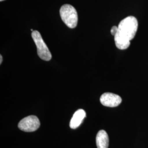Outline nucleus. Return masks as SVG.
<instances>
[{
  "label": "nucleus",
  "instance_id": "1a4fd4ad",
  "mask_svg": "<svg viewBox=\"0 0 148 148\" xmlns=\"http://www.w3.org/2000/svg\"><path fill=\"white\" fill-rule=\"evenodd\" d=\"M2 61H3V58H2V55H1V56H0V64H2Z\"/></svg>",
  "mask_w": 148,
  "mask_h": 148
},
{
  "label": "nucleus",
  "instance_id": "f257e3e1",
  "mask_svg": "<svg viewBox=\"0 0 148 148\" xmlns=\"http://www.w3.org/2000/svg\"><path fill=\"white\" fill-rule=\"evenodd\" d=\"M138 29L137 19L133 16H127L120 21L118 25V31L114 36L117 48L126 49L130 46V41L134 37Z\"/></svg>",
  "mask_w": 148,
  "mask_h": 148
},
{
  "label": "nucleus",
  "instance_id": "20e7f679",
  "mask_svg": "<svg viewBox=\"0 0 148 148\" xmlns=\"http://www.w3.org/2000/svg\"><path fill=\"white\" fill-rule=\"evenodd\" d=\"M40 126V122L38 117L30 115L23 119L18 123L19 128L24 132H32L36 131Z\"/></svg>",
  "mask_w": 148,
  "mask_h": 148
},
{
  "label": "nucleus",
  "instance_id": "7ed1b4c3",
  "mask_svg": "<svg viewBox=\"0 0 148 148\" xmlns=\"http://www.w3.org/2000/svg\"><path fill=\"white\" fill-rule=\"evenodd\" d=\"M32 38L37 47L38 57L45 61H49L52 59V54L46 44L44 42L40 33L37 30L32 32Z\"/></svg>",
  "mask_w": 148,
  "mask_h": 148
},
{
  "label": "nucleus",
  "instance_id": "39448f33",
  "mask_svg": "<svg viewBox=\"0 0 148 148\" xmlns=\"http://www.w3.org/2000/svg\"><path fill=\"white\" fill-rule=\"evenodd\" d=\"M100 101L103 106L114 108L116 107L121 103L122 99L117 95L107 92L101 95Z\"/></svg>",
  "mask_w": 148,
  "mask_h": 148
},
{
  "label": "nucleus",
  "instance_id": "f03ea898",
  "mask_svg": "<svg viewBox=\"0 0 148 148\" xmlns=\"http://www.w3.org/2000/svg\"><path fill=\"white\" fill-rule=\"evenodd\" d=\"M60 15L62 20L67 27L74 29L77 25L78 16L76 9L73 5L66 4L60 9Z\"/></svg>",
  "mask_w": 148,
  "mask_h": 148
},
{
  "label": "nucleus",
  "instance_id": "9d476101",
  "mask_svg": "<svg viewBox=\"0 0 148 148\" xmlns=\"http://www.w3.org/2000/svg\"><path fill=\"white\" fill-rule=\"evenodd\" d=\"M4 1V0H0V1H1V2H2V1Z\"/></svg>",
  "mask_w": 148,
  "mask_h": 148
},
{
  "label": "nucleus",
  "instance_id": "6e6552de",
  "mask_svg": "<svg viewBox=\"0 0 148 148\" xmlns=\"http://www.w3.org/2000/svg\"><path fill=\"white\" fill-rule=\"evenodd\" d=\"M117 31H118V27L114 26V27H112L111 29V35L115 36L116 35V34L117 32Z\"/></svg>",
  "mask_w": 148,
  "mask_h": 148
},
{
  "label": "nucleus",
  "instance_id": "423d86ee",
  "mask_svg": "<svg viewBox=\"0 0 148 148\" xmlns=\"http://www.w3.org/2000/svg\"><path fill=\"white\" fill-rule=\"evenodd\" d=\"M86 116V112L83 109H80L75 111L70 122V127L72 129H76L79 127Z\"/></svg>",
  "mask_w": 148,
  "mask_h": 148
},
{
  "label": "nucleus",
  "instance_id": "0eeeda50",
  "mask_svg": "<svg viewBox=\"0 0 148 148\" xmlns=\"http://www.w3.org/2000/svg\"><path fill=\"white\" fill-rule=\"evenodd\" d=\"M96 145L97 148H108L109 137L104 130H100L96 136Z\"/></svg>",
  "mask_w": 148,
  "mask_h": 148
}]
</instances>
